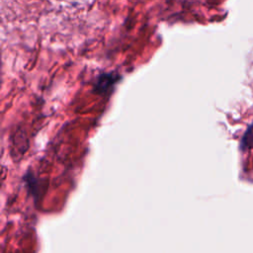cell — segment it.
I'll return each mask as SVG.
<instances>
[{
    "label": "cell",
    "mask_w": 253,
    "mask_h": 253,
    "mask_svg": "<svg viewBox=\"0 0 253 253\" xmlns=\"http://www.w3.org/2000/svg\"><path fill=\"white\" fill-rule=\"evenodd\" d=\"M241 148L243 150L253 148V124L247 127V129L242 137Z\"/></svg>",
    "instance_id": "6da1fadb"
}]
</instances>
